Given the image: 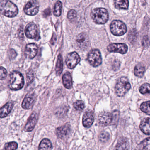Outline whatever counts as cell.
Instances as JSON below:
<instances>
[{
	"label": "cell",
	"mask_w": 150,
	"mask_h": 150,
	"mask_svg": "<svg viewBox=\"0 0 150 150\" xmlns=\"http://www.w3.org/2000/svg\"><path fill=\"white\" fill-rule=\"evenodd\" d=\"M0 13L8 17H14L18 13V9L15 4L9 1H0Z\"/></svg>",
	"instance_id": "obj_1"
},
{
	"label": "cell",
	"mask_w": 150,
	"mask_h": 150,
	"mask_svg": "<svg viewBox=\"0 0 150 150\" xmlns=\"http://www.w3.org/2000/svg\"><path fill=\"white\" fill-rule=\"evenodd\" d=\"M24 80L23 75L18 71H13L9 76V87L12 90H18L23 87Z\"/></svg>",
	"instance_id": "obj_2"
},
{
	"label": "cell",
	"mask_w": 150,
	"mask_h": 150,
	"mask_svg": "<svg viewBox=\"0 0 150 150\" xmlns=\"http://www.w3.org/2000/svg\"><path fill=\"white\" fill-rule=\"evenodd\" d=\"M91 17L96 23L103 24L107 22L109 15L106 9L104 8H96L92 11Z\"/></svg>",
	"instance_id": "obj_3"
},
{
	"label": "cell",
	"mask_w": 150,
	"mask_h": 150,
	"mask_svg": "<svg viewBox=\"0 0 150 150\" xmlns=\"http://www.w3.org/2000/svg\"><path fill=\"white\" fill-rule=\"evenodd\" d=\"M131 85L127 77H121L117 81L115 87L116 95L119 97H122L129 90Z\"/></svg>",
	"instance_id": "obj_4"
},
{
	"label": "cell",
	"mask_w": 150,
	"mask_h": 150,
	"mask_svg": "<svg viewBox=\"0 0 150 150\" xmlns=\"http://www.w3.org/2000/svg\"><path fill=\"white\" fill-rule=\"evenodd\" d=\"M111 32L115 36H122L127 31L126 25L120 20H114L110 25Z\"/></svg>",
	"instance_id": "obj_5"
},
{
	"label": "cell",
	"mask_w": 150,
	"mask_h": 150,
	"mask_svg": "<svg viewBox=\"0 0 150 150\" xmlns=\"http://www.w3.org/2000/svg\"><path fill=\"white\" fill-rule=\"evenodd\" d=\"M87 59L90 64L94 67L99 66L102 63L101 54L98 49L91 51L88 54Z\"/></svg>",
	"instance_id": "obj_6"
},
{
	"label": "cell",
	"mask_w": 150,
	"mask_h": 150,
	"mask_svg": "<svg viewBox=\"0 0 150 150\" xmlns=\"http://www.w3.org/2000/svg\"><path fill=\"white\" fill-rule=\"evenodd\" d=\"M39 9L38 2L36 1H31L28 2L24 8L25 14L29 16H34L38 13Z\"/></svg>",
	"instance_id": "obj_7"
},
{
	"label": "cell",
	"mask_w": 150,
	"mask_h": 150,
	"mask_svg": "<svg viewBox=\"0 0 150 150\" xmlns=\"http://www.w3.org/2000/svg\"><path fill=\"white\" fill-rule=\"evenodd\" d=\"M76 43L79 48L82 50L86 49L89 45L88 35L85 33H81L76 38Z\"/></svg>",
	"instance_id": "obj_8"
},
{
	"label": "cell",
	"mask_w": 150,
	"mask_h": 150,
	"mask_svg": "<svg viewBox=\"0 0 150 150\" xmlns=\"http://www.w3.org/2000/svg\"><path fill=\"white\" fill-rule=\"evenodd\" d=\"M80 58L76 52H72L69 54L66 60V63L69 68L73 69L79 63Z\"/></svg>",
	"instance_id": "obj_9"
},
{
	"label": "cell",
	"mask_w": 150,
	"mask_h": 150,
	"mask_svg": "<svg viewBox=\"0 0 150 150\" xmlns=\"http://www.w3.org/2000/svg\"><path fill=\"white\" fill-rule=\"evenodd\" d=\"M108 50L110 52L125 54L127 52L128 47L126 44L122 43H114L108 46Z\"/></svg>",
	"instance_id": "obj_10"
},
{
	"label": "cell",
	"mask_w": 150,
	"mask_h": 150,
	"mask_svg": "<svg viewBox=\"0 0 150 150\" xmlns=\"http://www.w3.org/2000/svg\"><path fill=\"white\" fill-rule=\"evenodd\" d=\"M113 120V114L108 112H102L99 114L98 122L102 126H107L112 123Z\"/></svg>",
	"instance_id": "obj_11"
},
{
	"label": "cell",
	"mask_w": 150,
	"mask_h": 150,
	"mask_svg": "<svg viewBox=\"0 0 150 150\" xmlns=\"http://www.w3.org/2000/svg\"><path fill=\"white\" fill-rule=\"evenodd\" d=\"M71 132V126L69 123H67L56 129L57 136L61 139H64L69 135Z\"/></svg>",
	"instance_id": "obj_12"
},
{
	"label": "cell",
	"mask_w": 150,
	"mask_h": 150,
	"mask_svg": "<svg viewBox=\"0 0 150 150\" xmlns=\"http://www.w3.org/2000/svg\"><path fill=\"white\" fill-rule=\"evenodd\" d=\"M25 32L27 38L30 39L35 38L38 34L37 26L34 23H30L25 27Z\"/></svg>",
	"instance_id": "obj_13"
},
{
	"label": "cell",
	"mask_w": 150,
	"mask_h": 150,
	"mask_svg": "<svg viewBox=\"0 0 150 150\" xmlns=\"http://www.w3.org/2000/svg\"><path fill=\"white\" fill-rule=\"evenodd\" d=\"M94 114L93 112L91 110L86 111L83 116V125L85 127H90L92 125L94 122Z\"/></svg>",
	"instance_id": "obj_14"
},
{
	"label": "cell",
	"mask_w": 150,
	"mask_h": 150,
	"mask_svg": "<svg viewBox=\"0 0 150 150\" xmlns=\"http://www.w3.org/2000/svg\"><path fill=\"white\" fill-rule=\"evenodd\" d=\"M38 52V47L35 43H30L26 46L25 53L30 59H33L37 55Z\"/></svg>",
	"instance_id": "obj_15"
},
{
	"label": "cell",
	"mask_w": 150,
	"mask_h": 150,
	"mask_svg": "<svg viewBox=\"0 0 150 150\" xmlns=\"http://www.w3.org/2000/svg\"><path fill=\"white\" fill-rule=\"evenodd\" d=\"M37 114L35 112H33L31 114L28 119L27 123L24 128L25 131L30 132L33 130L37 123Z\"/></svg>",
	"instance_id": "obj_16"
},
{
	"label": "cell",
	"mask_w": 150,
	"mask_h": 150,
	"mask_svg": "<svg viewBox=\"0 0 150 150\" xmlns=\"http://www.w3.org/2000/svg\"><path fill=\"white\" fill-rule=\"evenodd\" d=\"M14 103L12 101H10L5 104L0 109V118H4L8 116L13 108Z\"/></svg>",
	"instance_id": "obj_17"
},
{
	"label": "cell",
	"mask_w": 150,
	"mask_h": 150,
	"mask_svg": "<svg viewBox=\"0 0 150 150\" xmlns=\"http://www.w3.org/2000/svg\"><path fill=\"white\" fill-rule=\"evenodd\" d=\"M34 102V98L33 95L27 94L22 103V107L25 110H29L32 107Z\"/></svg>",
	"instance_id": "obj_18"
},
{
	"label": "cell",
	"mask_w": 150,
	"mask_h": 150,
	"mask_svg": "<svg viewBox=\"0 0 150 150\" xmlns=\"http://www.w3.org/2000/svg\"><path fill=\"white\" fill-rule=\"evenodd\" d=\"M140 128L143 133L150 135V119L146 118L143 120L140 124Z\"/></svg>",
	"instance_id": "obj_19"
},
{
	"label": "cell",
	"mask_w": 150,
	"mask_h": 150,
	"mask_svg": "<svg viewBox=\"0 0 150 150\" xmlns=\"http://www.w3.org/2000/svg\"><path fill=\"white\" fill-rule=\"evenodd\" d=\"M62 81L64 86L67 89H70L72 87V78L71 74L69 72H67L62 76Z\"/></svg>",
	"instance_id": "obj_20"
},
{
	"label": "cell",
	"mask_w": 150,
	"mask_h": 150,
	"mask_svg": "<svg viewBox=\"0 0 150 150\" xmlns=\"http://www.w3.org/2000/svg\"><path fill=\"white\" fill-rule=\"evenodd\" d=\"M129 148L128 141L125 138H122L118 141L116 146V150H129Z\"/></svg>",
	"instance_id": "obj_21"
},
{
	"label": "cell",
	"mask_w": 150,
	"mask_h": 150,
	"mask_svg": "<svg viewBox=\"0 0 150 150\" xmlns=\"http://www.w3.org/2000/svg\"><path fill=\"white\" fill-rule=\"evenodd\" d=\"M52 144L48 139H44L40 142L39 146V150H52Z\"/></svg>",
	"instance_id": "obj_22"
},
{
	"label": "cell",
	"mask_w": 150,
	"mask_h": 150,
	"mask_svg": "<svg viewBox=\"0 0 150 150\" xmlns=\"http://www.w3.org/2000/svg\"><path fill=\"white\" fill-rule=\"evenodd\" d=\"M115 5L117 9H127L129 7V1L127 0H117L115 1Z\"/></svg>",
	"instance_id": "obj_23"
},
{
	"label": "cell",
	"mask_w": 150,
	"mask_h": 150,
	"mask_svg": "<svg viewBox=\"0 0 150 150\" xmlns=\"http://www.w3.org/2000/svg\"><path fill=\"white\" fill-rule=\"evenodd\" d=\"M145 69L144 66L139 64L136 66L134 69L135 75L139 77H142L145 73Z\"/></svg>",
	"instance_id": "obj_24"
},
{
	"label": "cell",
	"mask_w": 150,
	"mask_h": 150,
	"mask_svg": "<svg viewBox=\"0 0 150 150\" xmlns=\"http://www.w3.org/2000/svg\"><path fill=\"white\" fill-rule=\"evenodd\" d=\"M63 60L62 55H59L58 56V60L56 66V73L57 75H59L62 73V69H63Z\"/></svg>",
	"instance_id": "obj_25"
},
{
	"label": "cell",
	"mask_w": 150,
	"mask_h": 150,
	"mask_svg": "<svg viewBox=\"0 0 150 150\" xmlns=\"http://www.w3.org/2000/svg\"><path fill=\"white\" fill-rule=\"evenodd\" d=\"M62 4L60 1L56 2L54 7V14L56 16H59L62 13Z\"/></svg>",
	"instance_id": "obj_26"
},
{
	"label": "cell",
	"mask_w": 150,
	"mask_h": 150,
	"mask_svg": "<svg viewBox=\"0 0 150 150\" xmlns=\"http://www.w3.org/2000/svg\"><path fill=\"white\" fill-rule=\"evenodd\" d=\"M140 109L144 112L150 115V101L143 103L140 106Z\"/></svg>",
	"instance_id": "obj_27"
},
{
	"label": "cell",
	"mask_w": 150,
	"mask_h": 150,
	"mask_svg": "<svg viewBox=\"0 0 150 150\" xmlns=\"http://www.w3.org/2000/svg\"><path fill=\"white\" fill-rule=\"evenodd\" d=\"M139 91L142 94H149L150 95V84L145 83L142 85L139 89Z\"/></svg>",
	"instance_id": "obj_28"
},
{
	"label": "cell",
	"mask_w": 150,
	"mask_h": 150,
	"mask_svg": "<svg viewBox=\"0 0 150 150\" xmlns=\"http://www.w3.org/2000/svg\"><path fill=\"white\" fill-rule=\"evenodd\" d=\"M74 107L76 111L81 112L84 109V103L81 100H78L74 103Z\"/></svg>",
	"instance_id": "obj_29"
},
{
	"label": "cell",
	"mask_w": 150,
	"mask_h": 150,
	"mask_svg": "<svg viewBox=\"0 0 150 150\" xmlns=\"http://www.w3.org/2000/svg\"><path fill=\"white\" fill-rule=\"evenodd\" d=\"M5 150H16L18 148V144L16 142L8 143L5 145Z\"/></svg>",
	"instance_id": "obj_30"
},
{
	"label": "cell",
	"mask_w": 150,
	"mask_h": 150,
	"mask_svg": "<svg viewBox=\"0 0 150 150\" xmlns=\"http://www.w3.org/2000/svg\"><path fill=\"white\" fill-rule=\"evenodd\" d=\"M99 138L100 141L104 143L106 142L109 140L110 135L108 132L104 131L100 134Z\"/></svg>",
	"instance_id": "obj_31"
},
{
	"label": "cell",
	"mask_w": 150,
	"mask_h": 150,
	"mask_svg": "<svg viewBox=\"0 0 150 150\" xmlns=\"http://www.w3.org/2000/svg\"><path fill=\"white\" fill-rule=\"evenodd\" d=\"M137 33L136 30H132L129 33L128 38L131 42H134L137 38Z\"/></svg>",
	"instance_id": "obj_32"
},
{
	"label": "cell",
	"mask_w": 150,
	"mask_h": 150,
	"mask_svg": "<svg viewBox=\"0 0 150 150\" xmlns=\"http://www.w3.org/2000/svg\"><path fill=\"white\" fill-rule=\"evenodd\" d=\"M144 150H150V137L145 139L142 143Z\"/></svg>",
	"instance_id": "obj_33"
},
{
	"label": "cell",
	"mask_w": 150,
	"mask_h": 150,
	"mask_svg": "<svg viewBox=\"0 0 150 150\" xmlns=\"http://www.w3.org/2000/svg\"><path fill=\"white\" fill-rule=\"evenodd\" d=\"M77 13L74 10H71L68 13L67 17L70 21H73L76 17Z\"/></svg>",
	"instance_id": "obj_34"
},
{
	"label": "cell",
	"mask_w": 150,
	"mask_h": 150,
	"mask_svg": "<svg viewBox=\"0 0 150 150\" xmlns=\"http://www.w3.org/2000/svg\"><path fill=\"white\" fill-rule=\"evenodd\" d=\"M7 76V71L3 67H0V80H3Z\"/></svg>",
	"instance_id": "obj_35"
},
{
	"label": "cell",
	"mask_w": 150,
	"mask_h": 150,
	"mask_svg": "<svg viewBox=\"0 0 150 150\" xmlns=\"http://www.w3.org/2000/svg\"><path fill=\"white\" fill-rule=\"evenodd\" d=\"M16 55L17 54L15 50L12 49L10 50L9 56L10 57L11 59H15Z\"/></svg>",
	"instance_id": "obj_36"
},
{
	"label": "cell",
	"mask_w": 150,
	"mask_h": 150,
	"mask_svg": "<svg viewBox=\"0 0 150 150\" xmlns=\"http://www.w3.org/2000/svg\"><path fill=\"white\" fill-rule=\"evenodd\" d=\"M33 78V74L32 71H29L27 74V81L28 82H31Z\"/></svg>",
	"instance_id": "obj_37"
},
{
	"label": "cell",
	"mask_w": 150,
	"mask_h": 150,
	"mask_svg": "<svg viewBox=\"0 0 150 150\" xmlns=\"http://www.w3.org/2000/svg\"><path fill=\"white\" fill-rule=\"evenodd\" d=\"M150 44L149 41V38L148 37H145L143 38V39L142 41V45L144 46H147L149 45V44Z\"/></svg>",
	"instance_id": "obj_38"
},
{
	"label": "cell",
	"mask_w": 150,
	"mask_h": 150,
	"mask_svg": "<svg viewBox=\"0 0 150 150\" xmlns=\"http://www.w3.org/2000/svg\"><path fill=\"white\" fill-rule=\"evenodd\" d=\"M50 9H47L44 11V15L45 16H47L51 14V11Z\"/></svg>",
	"instance_id": "obj_39"
},
{
	"label": "cell",
	"mask_w": 150,
	"mask_h": 150,
	"mask_svg": "<svg viewBox=\"0 0 150 150\" xmlns=\"http://www.w3.org/2000/svg\"><path fill=\"white\" fill-rule=\"evenodd\" d=\"M18 36L20 37L21 38H23V30L22 28L19 29V31H18Z\"/></svg>",
	"instance_id": "obj_40"
}]
</instances>
